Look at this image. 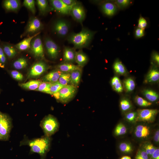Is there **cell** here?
<instances>
[{"mask_svg":"<svg viewBox=\"0 0 159 159\" xmlns=\"http://www.w3.org/2000/svg\"><path fill=\"white\" fill-rule=\"evenodd\" d=\"M51 140V137L45 135L31 140L25 136L21 141L20 145H28L30 148V153H37L43 159L50 149Z\"/></svg>","mask_w":159,"mask_h":159,"instance_id":"6da1fadb","label":"cell"},{"mask_svg":"<svg viewBox=\"0 0 159 159\" xmlns=\"http://www.w3.org/2000/svg\"><path fill=\"white\" fill-rule=\"evenodd\" d=\"M95 32L83 28L78 33H72L68 37L69 42L72 44L75 48L81 49L88 46L92 40Z\"/></svg>","mask_w":159,"mask_h":159,"instance_id":"7a4b0ae2","label":"cell"},{"mask_svg":"<svg viewBox=\"0 0 159 159\" xmlns=\"http://www.w3.org/2000/svg\"><path fill=\"white\" fill-rule=\"evenodd\" d=\"M40 125L44 134V135L51 137L58 131L59 124L55 117L49 115L41 120Z\"/></svg>","mask_w":159,"mask_h":159,"instance_id":"3957f363","label":"cell"},{"mask_svg":"<svg viewBox=\"0 0 159 159\" xmlns=\"http://www.w3.org/2000/svg\"><path fill=\"white\" fill-rule=\"evenodd\" d=\"M12 127L11 118L0 111V141H6L9 140Z\"/></svg>","mask_w":159,"mask_h":159,"instance_id":"277c9868","label":"cell"},{"mask_svg":"<svg viewBox=\"0 0 159 159\" xmlns=\"http://www.w3.org/2000/svg\"><path fill=\"white\" fill-rule=\"evenodd\" d=\"M137 121L148 122H153L158 112V110L154 109H140L137 110Z\"/></svg>","mask_w":159,"mask_h":159,"instance_id":"5b68a950","label":"cell"},{"mask_svg":"<svg viewBox=\"0 0 159 159\" xmlns=\"http://www.w3.org/2000/svg\"><path fill=\"white\" fill-rule=\"evenodd\" d=\"M77 91V87L72 85L64 86L59 91V101L64 104L68 102L74 96Z\"/></svg>","mask_w":159,"mask_h":159,"instance_id":"8992f818","label":"cell"},{"mask_svg":"<svg viewBox=\"0 0 159 159\" xmlns=\"http://www.w3.org/2000/svg\"><path fill=\"white\" fill-rule=\"evenodd\" d=\"M31 51L37 58H44V50L42 40L39 36H36L32 40L30 47Z\"/></svg>","mask_w":159,"mask_h":159,"instance_id":"52a82bcc","label":"cell"},{"mask_svg":"<svg viewBox=\"0 0 159 159\" xmlns=\"http://www.w3.org/2000/svg\"><path fill=\"white\" fill-rule=\"evenodd\" d=\"M45 46L49 57L52 59L57 58L60 52L58 46L52 39L47 38L44 41Z\"/></svg>","mask_w":159,"mask_h":159,"instance_id":"ba28073f","label":"cell"},{"mask_svg":"<svg viewBox=\"0 0 159 159\" xmlns=\"http://www.w3.org/2000/svg\"><path fill=\"white\" fill-rule=\"evenodd\" d=\"M42 27L43 24L39 19L37 17H32L28 22L25 34H31L37 33Z\"/></svg>","mask_w":159,"mask_h":159,"instance_id":"9c48e42d","label":"cell"},{"mask_svg":"<svg viewBox=\"0 0 159 159\" xmlns=\"http://www.w3.org/2000/svg\"><path fill=\"white\" fill-rule=\"evenodd\" d=\"M70 27L69 23L66 20L60 19L55 23L53 28L55 33L59 36L64 37L68 34Z\"/></svg>","mask_w":159,"mask_h":159,"instance_id":"30bf717a","label":"cell"},{"mask_svg":"<svg viewBox=\"0 0 159 159\" xmlns=\"http://www.w3.org/2000/svg\"><path fill=\"white\" fill-rule=\"evenodd\" d=\"M50 4L53 8L58 13L64 15L70 14L73 6H69L64 4L62 0H51Z\"/></svg>","mask_w":159,"mask_h":159,"instance_id":"8fae6325","label":"cell"},{"mask_svg":"<svg viewBox=\"0 0 159 159\" xmlns=\"http://www.w3.org/2000/svg\"><path fill=\"white\" fill-rule=\"evenodd\" d=\"M48 68V66L44 62L42 61L37 62L31 67L28 74V77L39 76L45 72Z\"/></svg>","mask_w":159,"mask_h":159,"instance_id":"7c38bea8","label":"cell"},{"mask_svg":"<svg viewBox=\"0 0 159 159\" xmlns=\"http://www.w3.org/2000/svg\"><path fill=\"white\" fill-rule=\"evenodd\" d=\"M72 17L77 21L82 23L85 17V13L83 6L78 3L72 8L70 14Z\"/></svg>","mask_w":159,"mask_h":159,"instance_id":"4fadbf2b","label":"cell"},{"mask_svg":"<svg viewBox=\"0 0 159 159\" xmlns=\"http://www.w3.org/2000/svg\"><path fill=\"white\" fill-rule=\"evenodd\" d=\"M150 133L149 127L142 125H139L136 126L134 131L135 136L140 139L147 138L149 135Z\"/></svg>","mask_w":159,"mask_h":159,"instance_id":"5bb4252c","label":"cell"},{"mask_svg":"<svg viewBox=\"0 0 159 159\" xmlns=\"http://www.w3.org/2000/svg\"><path fill=\"white\" fill-rule=\"evenodd\" d=\"M63 72L57 69L53 70L45 75L43 78L44 82L52 83L58 82Z\"/></svg>","mask_w":159,"mask_h":159,"instance_id":"9a60e30c","label":"cell"},{"mask_svg":"<svg viewBox=\"0 0 159 159\" xmlns=\"http://www.w3.org/2000/svg\"><path fill=\"white\" fill-rule=\"evenodd\" d=\"M40 32H38L31 36L29 37L15 45L16 47L18 50L21 51H25L30 48L31 43L32 39L37 36Z\"/></svg>","mask_w":159,"mask_h":159,"instance_id":"2e32d148","label":"cell"},{"mask_svg":"<svg viewBox=\"0 0 159 159\" xmlns=\"http://www.w3.org/2000/svg\"><path fill=\"white\" fill-rule=\"evenodd\" d=\"M2 5L6 11H16L19 8L20 3L17 0H5L3 1Z\"/></svg>","mask_w":159,"mask_h":159,"instance_id":"e0dca14e","label":"cell"},{"mask_svg":"<svg viewBox=\"0 0 159 159\" xmlns=\"http://www.w3.org/2000/svg\"><path fill=\"white\" fill-rule=\"evenodd\" d=\"M76 52L74 49L65 47H64L63 59L66 62L72 63L75 61Z\"/></svg>","mask_w":159,"mask_h":159,"instance_id":"ac0fdd59","label":"cell"},{"mask_svg":"<svg viewBox=\"0 0 159 159\" xmlns=\"http://www.w3.org/2000/svg\"><path fill=\"white\" fill-rule=\"evenodd\" d=\"M101 9L103 13L108 16L114 15L117 10V7L115 4L110 2L103 4L102 6Z\"/></svg>","mask_w":159,"mask_h":159,"instance_id":"d6986e66","label":"cell"},{"mask_svg":"<svg viewBox=\"0 0 159 159\" xmlns=\"http://www.w3.org/2000/svg\"><path fill=\"white\" fill-rule=\"evenodd\" d=\"M57 68L63 72H71L76 70H82L81 67L78 65H76L72 63L66 62L58 65Z\"/></svg>","mask_w":159,"mask_h":159,"instance_id":"ffe728a7","label":"cell"},{"mask_svg":"<svg viewBox=\"0 0 159 159\" xmlns=\"http://www.w3.org/2000/svg\"><path fill=\"white\" fill-rule=\"evenodd\" d=\"M4 52L8 57L11 58L14 57L16 54L15 48L11 45L6 42L1 43Z\"/></svg>","mask_w":159,"mask_h":159,"instance_id":"44dd1931","label":"cell"},{"mask_svg":"<svg viewBox=\"0 0 159 159\" xmlns=\"http://www.w3.org/2000/svg\"><path fill=\"white\" fill-rule=\"evenodd\" d=\"M82 70H76L70 72V85L77 87L80 82Z\"/></svg>","mask_w":159,"mask_h":159,"instance_id":"7402d4cb","label":"cell"},{"mask_svg":"<svg viewBox=\"0 0 159 159\" xmlns=\"http://www.w3.org/2000/svg\"><path fill=\"white\" fill-rule=\"evenodd\" d=\"M88 61L87 56L82 51L76 52L75 61L78 66L82 67L86 64Z\"/></svg>","mask_w":159,"mask_h":159,"instance_id":"603a6c76","label":"cell"},{"mask_svg":"<svg viewBox=\"0 0 159 159\" xmlns=\"http://www.w3.org/2000/svg\"><path fill=\"white\" fill-rule=\"evenodd\" d=\"M159 80V72L155 68L151 69L147 74L145 82L148 83L155 82Z\"/></svg>","mask_w":159,"mask_h":159,"instance_id":"cb8c5ba5","label":"cell"},{"mask_svg":"<svg viewBox=\"0 0 159 159\" xmlns=\"http://www.w3.org/2000/svg\"><path fill=\"white\" fill-rule=\"evenodd\" d=\"M42 82L39 80H32L26 83H20L19 86L25 89L36 90Z\"/></svg>","mask_w":159,"mask_h":159,"instance_id":"d4e9b609","label":"cell"},{"mask_svg":"<svg viewBox=\"0 0 159 159\" xmlns=\"http://www.w3.org/2000/svg\"><path fill=\"white\" fill-rule=\"evenodd\" d=\"M143 94L146 99L150 102L155 101L159 98L158 94L155 91L151 90H145L143 91Z\"/></svg>","mask_w":159,"mask_h":159,"instance_id":"484cf974","label":"cell"},{"mask_svg":"<svg viewBox=\"0 0 159 159\" xmlns=\"http://www.w3.org/2000/svg\"><path fill=\"white\" fill-rule=\"evenodd\" d=\"M111 86L113 89L118 92H121L123 91V88L121 81L119 78L115 76L111 81Z\"/></svg>","mask_w":159,"mask_h":159,"instance_id":"4316f807","label":"cell"},{"mask_svg":"<svg viewBox=\"0 0 159 159\" xmlns=\"http://www.w3.org/2000/svg\"><path fill=\"white\" fill-rule=\"evenodd\" d=\"M113 67L116 73L120 75H125L127 72L125 66L119 60H117L115 62Z\"/></svg>","mask_w":159,"mask_h":159,"instance_id":"83f0119b","label":"cell"},{"mask_svg":"<svg viewBox=\"0 0 159 159\" xmlns=\"http://www.w3.org/2000/svg\"><path fill=\"white\" fill-rule=\"evenodd\" d=\"M37 4L40 13L44 14L49 10V7L48 2L46 0H37Z\"/></svg>","mask_w":159,"mask_h":159,"instance_id":"f1b7e54d","label":"cell"},{"mask_svg":"<svg viewBox=\"0 0 159 159\" xmlns=\"http://www.w3.org/2000/svg\"><path fill=\"white\" fill-rule=\"evenodd\" d=\"M26 59L23 57H21L16 60L13 63V66L16 69H21L26 67L27 65Z\"/></svg>","mask_w":159,"mask_h":159,"instance_id":"f546056e","label":"cell"},{"mask_svg":"<svg viewBox=\"0 0 159 159\" xmlns=\"http://www.w3.org/2000/svg\"><path fill=\"white\" fill-rule=\"evenodd\" d=\"M120 151L125 154H130L133 150L131 145L127 142H123L121 143L119 146Z\"/></svg>","mask_w":159,"mask_h":159,"instance_id":"4dcf8cb0","label":"cell"},{"mask_svg":"<svg viewBox=\"0 0 159 159\" xmlns=\"http://www.w3.org/2000/svg\"><path fill=\"white\" fill-rule=\"evenodd\" d=\"M70 72H65L60 75L58 82L63 86L70 85Z\"/></svg>","mask_w":159,"mask_h":159,"instance_id":"1f68e13d","label":"cell"},{"mask_svg":"<svg viewBox=\"0 0 159 159\" xmlns=\"http://www.w3.org/2000/svg\"><path fill=\"white\" fill-rule=\"evenodd\" d=\"M124 85L125 90L127 92L132 91L135 87V82L131 78L126 79L124 81Z\"/></svg>","mask_w":159,"mask_h":159,"instance_id":"d6a6232c","label":"cell"},{"mask_svg":"<svg viewBox=\"0 0 159 159\" xmlns=\"http://www.w3.org/2000/svg\"><path fill=\"white\" fill-rule=\"evenodd\" d=\"M127 129L125 126L122 123H119L116 127L115 131V134L117 136L125 134L127 132Z\"/></svg>","mask_w":159,"mask_h":159,"instance_id":"836d02e7","label":"cell"},{"mask_svg":"<svg viewBox=\"0 0 159 159\" xmlns=\"http://www.w3.org/2000/svg\"><path fill=\"white\" fill-rule=\"evenodd\" d=\"M51 83L46 82H42L35 90L52 95L50 92Z\"/></svg>","mask_w":159,"mask_h":159,"instance_id":"e575fe53","label":"cell"},{"mask_svg":"<svg viewBox=\"0 0 159 159\" xmlns=\"http://www.w3.org/2000/svg\"><path fill=\"white\" fill-rule=\"evenodd\" d=\"M142 148L146 152L150 158L157 148L150 143L145 142L143 145Z\"/></svg>","mask_w":159,"mask_h":159,"instance_id":"d590c367","label":"cell"},{"mask_svg":"<svg viewBox=\"0 0 159 159\" xmlns=\"http://www.w3.org/2000/svg\"><path fill=\"white\" fill-rule=\"evenodd\" d=\"M120 107L123 111H126L130 110L132 107V104L127 99H122L120 102Z\"/></svg>","mask_w":159,"mask_h":159,"instance_id":"8d00e7d4","label":"cell"},{"mask_svg":"<svg viewBox=\"0 0 159 159\" xmlns=\"http://www.w3.org/2000/svg\"><path fill=\"white\" fill-rule=\"evenodd\" d=\"M24 5L29 9L32 13L36 12L35 1L34 0H24L23 3Z\"/></svg>","mask_w":159,"mask_h":159,"instance_id":"74e56055","label":"cell"},{"mask_svg":"<svg viewBox=\"0 0 159 159\" xmlns=\"http://www.w3.org/2000/svg\"><path fill=\"white\" fill-rule=\"evenodd\" d=\"M135 100L136 103L138 105L142 107H148L151 105L152 104L150 102L145 100L138 95L135 97Z\"/></svg>","mask_w":159,"mask_h":159,"instance_id":"f35d334b","label":"cell"},{"mask_svg":"<svg viewBox=\"0 0 159 159\" xmlns=\"http://www.w3.org/2000/svg\"><path fill=\"white\" fill-rule=\"evenodd\" d=\"M64 86L58 81L51 83L50 90L52 95L58 92Z\"/></svg>","mask_w":159,"mask_h":159,"instance_id":"ab89813d","label":"cell"},{"mask_svg":"<svg viewBox=\"0 0 159 159\" xmlns=\"http://www.w3.org/2000/svg\"><path fill=\"white\" fill-rule=\"evenodd\" d=\"M135 159H150V157L146 152L142 148L138 150Z\"/></svg>","mask_w":159,"mask_h":159,"instance_id":"60d3db41","label":"cell"},{"mask_svg":"<svg viewBox=\"0 0 159 159\" xmlns=\"http://www.w3.org/2000/svg\"><path fill=\"white\" fill-rule=\"evenodd\" d=\"M137 117V112H130L127 113L125 115V118L129 122H136Z\"/></svg>","mask_w":159,"mask_h":159,"instance_id":"b9f144b4","label":"cell"},{"mask_svg":"<svg viewBox=\"0 0 159 159\" xmlns=\"http://www.w3.org/2000/svg\"><path fill=\"white\" fill-rule=\"evenodd\" d=\"M6 61V58L1 44H0V66L4 67Z\"/></svg>","mask_w":159,"mask_h":159,"instance_id":"7bdbcfd3","label":"cell"},{"mask_svg":"<svg viewBox=\"0 0 159 159\" xmlns=\"http://www.w3.org/2000/svg\"><path fill=\"white\" fill-rule=\"evenodd\" d=\"M12 77L17 80L21 81L23 80V76L22 74L16 70H12L11 72Z\"/></svg>","mask_w":159,"mask_h":159,"instance_id":"ee69618b","label":"cell"},{"mask_svg":"<svg viewBox=\"0 0 159 159\" xmlns=\"http://www.w3.org/2000/svg\"><path fill=\"white\" fill-rule=\"evenodd\" d=\"M147 23L146 20L141 16L139 19L138 27L139 28L144 29L147 26Z\"/></svg>","mask_w":159,"mask_h":159,"instance_id":"f6af8a7d","label":"cell"},{"mask_svg":"<svg viewBox=\"0 0 159 159\" xmlns=\"http://www.w3.org/2000/svg\"><path fill=\"white\" fill-rule=\"evenodd\" d=\"M130 2L128 0H117L116 1V3L120 8H124L129 5Z\"/></svg>","mask_w":159,"mask_h":159,"instance_id":"bcb514c9","label":"cell"},{"mask_svg":"<svg viewBox=\"0 0 159 159\" xmlns=\"http://www.w3.org/2000/svg\"><path fill=\"white\" fill-rule=\"evenodd\" d=\"M135 35L138 38H141L144 35V29L138 28L135 30Z\"/></svg>","mask_w":159,"mask_h":159,"instance_id":"7dc6e473","label":"cell"},{"mask_svg":"<svg viewBox=\"0 0 159 159\" xmlns=\"http://www.w3.org/2000/svg\"><path fill=\"white\" fill-rule=\"evenodd\" d=\"M66 4L69 6H74L78 3L77 1L74 0H62Z\"/></svg>","mask_w":159,"mask_h":159,"instance_id":"c3c4849f","label":"cell"},{"mask_svg":"<svg viewBox=\"0 0 159 159\" xmlns=\"http://www.w3.org/2000/svg\"><path fill=\"white\" fill-rule=\"evenodd\" d=\"M150 159H159V149H156L150 158Z\"/></svg>","mask_w":159,"mask_h":159,"instance_id":"681fc988","label":"cell"},{"mask_svg":"<svg viewBox=\"0 0 159 159\" xmlns=\"http://www.w3.org/2000/svg\"><path fill=\"white\" fill-rule=\"evenodd\" d=\"M154 140L156 143H158L159 142V130L158 129L155 132L154 136Z\"/></svg>","mask_w":159,"mask_h":159,"instance_id":"f907efd6","label":"cell"},{"mask_svg":"<svg viewBox=\"0 0 159 159\" xmlns=\"http://www.w3.org/2000/svg\"><path fill=\"white\" fill-rule=\"evenodd\" d=\"M153 60L158 65L159 63V55L158 53H154L153 56Z\"/></svg>","mask_w":159,"mask_h":159,"instance_id":"816d5d0a","label":"cell"},{"mask_svg":"<svg viewBox=\"0 0 159 159\" xmlns=\"http://www.w3.org/2000/svg\"><path fill=\"white\" fill-rule=\"evenodd\" d=\"M120 159H131V157L128 156H124L122 157Z\"/></svg>","mask_w":159,"mask_h":159,"instance_id":"f5cc1de1","label":"cell"}]
</instances>
